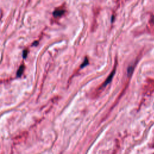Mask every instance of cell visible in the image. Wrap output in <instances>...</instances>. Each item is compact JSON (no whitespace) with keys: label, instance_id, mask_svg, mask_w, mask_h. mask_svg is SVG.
I'll return each instance as SVG.
<instances>
[{"label":"cell","instance_id":"6da1fadb","mask_svg":"<svg viewBox=\"0 0 154 154\" xmlns=\"http://www.w3.org/2000/svg\"><path fill=\"white\" fill-rule=\"evenodd\" d=\"M115 69L112 72H111V74H110V76L108 77L107 79H106V81H105L104 84H103V86H106L108 84H109V83L111 81V80H112L113 78V76H114V75H115Z\"/></svg>","mask_w":154,"mask_h":154},{"label":"cell","instance_id":"277c9868","mask_svg":"<svg viewBox=\"0 0 154 154\" xmlns=\"http://www.w3.org/2000/svg\"><path fill=\"white\" fill-rule=\"evenodd\" d=\"M88 59H87L86 58L85 59V60L84 61V62H83V63L82 64L81 66V68H83L84 67H85V66H86V65H88Z\"/></svg>","mask_w":154,"mask_h":154},{"label":"cell","instance_id":"7a4b0ae2","mask_svg":"<svg viewBox=\"0 0 154 154\" xmlns=\"http://www.w3.org/2000/svg\"><path fill=\"white\" fill-rule=\"evenodd\" d=\"M64 13H65V10H56L54 11L53 15L54 17L58 18L62 16V15H63Z\"/></svg>","mask_w":154,"mask_h":154},{"label":"cell","instance_id":"8992f818","mask_svg":"<svg viewBox=\"0 0 154 154\" xmlns=\"http://www.w3.org/2000/svg\"><path fill=\"white\" fill-rule=\"evenodd\" d=\"M27 50H25V51H24V54H23V57H24V58H26L27 55Z\"/></svg>","mask_w":154,"mask_h":154},{"label":"cell","instance_id":"3957f363","mask_svg":"<svg viewBox=\"0 0 154 154\" xmlns=\"http://www.w3.org/2000/svg\"><path fill=\"white\" fill-rule=\"evenodd\" d=\"M24 65H22V66H20V67L19 68L18 70L17 76L18 77L21 76L22 74V73H23V72H24Z\"/></svg>","mask_w":154,"mask_h":154},{"label":"cell","instance_id":"52a82bcc","mask_svg":"<svg viewBox=\"0 0 154 154\" xmlns=\"http://www.w3.org/2000/svg\"><path fill=\"white\" fill-rule=\"evenodd\" d=\"M152 22L154 24V16H152Z\"/></svg>","mask_w":154,"mask_h":154},{"label":"cell","instance_id":"5b68a950","mask_svg":"<svg viewBox=\"0 0 154 154\" xmlns=\"http://www.w3.org/2000/svg\"><path fill=\"white\" fill-rule=\"evenodd\" d=\"M133 67H129L128 69V74H129V75H131V74H132V72H133Z\"/></svg>","mask_w":154,"mask_h":154}]
</instances>
